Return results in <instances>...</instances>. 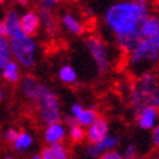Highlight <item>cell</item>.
<instances>
[{
    "label": "cell",
    "mask_w": 159,
    "mask_h": 159,
    "mask_svg": "<svg viewBox=\"0 0 159 159\" xmlns=\"http://www.w3.org/2000/svg\"><path fill=\"white\" fill-rule=\"evenodd\" d=\"M149 16L148 0H129L109 7L104 21L113 31L116 45L129 54L141 40L140 27Z\"/></svg>",
    "instance_id": "obj_1"
},
{
    "label": "cell",
    "mask_w": 159,
    "mask_h": 159,
    "mask_svg": "<svg viewBox=\"0 0 159 159\" xmlns=\"http://www.w3.org/2000/svg\"><path fill=\"white\" fill-rule=\"evenodd\" d=\"M4 22L8 27V42L14 61L22 67H34L36 62V43L26 35L20 26V13L16 9L8 11Z\"/></svg>",
    "instance_id": "obj_2"
},
{
    "label": "cell",
    "mask_w": 159,
    "mask_h": 159,
    "mask_svg": "<svg viewBox=\"0 0 159 159\" xmlns=\"http://www.w3.org/2000/svg\"><path fill=\"white\" fill-rule=\"evenodd\" d=\"M129 105L134 116L145 107L159 109V80L152 71L141 73L129 91Z\"/></svg>",
    "instance_id": "obj_3"
},
{
    "label": "cell",
    "mask_w": 159,
    "mask_h": 159,
    "mask_svg": "<svg viewBox=\"0 0 159 159\" xmlns=\"http://www.w3.org/2000/svg\"><path fill=\"white\" fill-rule=\"evenodd\" d=\"M159 62V35L153 38H141V40L128 54V65L136 71L145 73L150 67Z\"/></svg>",
    "instance_id": "obj_4"
},
{
    "label": "cell",
    "mask_w": 159,
    "mask_h": 159,
    "mask_svg": "<svg viewBox=\"0 0 159 159\" xmlns=\"http://www.w3.org/2000/svg\"><path fill=\"white\" fill-rule=\"evenodd\" d=\"M38 107L39 118L44 125H51L54 123L61 122V105L60 100L51 88H48L45 84L42 83L40 91H39V96L35 102Z\"/></svg>",
    "instance_id": "obj_5"
},
{
    "label": "cell",
    "mask_w": 159,
    "mask_h": 159,
    "mask_svg": "<svg viewBox=\"0 0 159 159\" xmlns=\"http://www.w3.org/2000/svg\"><path fill=\"white\" fill-rule=\"evenodd\" d=\"M85 45L94 63H96L98 74H106L110 69V56L105 42L96 35H91L87 38Z\"/></svg>",
    "instance_id": "obj_6"
},
{
    "label": "cell",
    "mask_w": 159,
    "mask_h": 159,
    "mask_svg": "<svg viewBox=\"0 0 159 159\" xmlns=\"http://www.w3.org/2000/svg\"><path fill=\"white\" fill-rule=\"evenodd\" d=\"M40 85H42V83L39 82L36 78L29 74V75H25L23 78H21L20 92L22 93V96L26 100L35 104L38 100V96H39V91H40Z\"/></svg>",
    "instance_id": "obj_7"
},
{
    "label": "cell",
    "mask_w": 159,
    "mask_h": 159,
    "mask_svg": "<svg viewBox=\"0 0 159 159\" xmlns=\"http://www.w3.org/2000/svg\"><path fill=\"white\" fill-rule=\"evenodd\" d=\"M107 134H109V123L105 118L98 116L96 120L93 122V124L88 127L85 137L89 144H98Z\"/></svg>",
    "instance_id": "obj_8"
},
{
    "label": "cell",
    "mask_w": 159,
    "mask_h": 159,
    "mask_svg": "<svg viewBox=\"0 0 159 159\" xmlns=\"http://www.w3.org/2000/svg\"><path fill=\"white\" fill-rule=\"evenodd\" d=\"M40 25H42V22H40V17H39L38 12L27 11L26 13H23L22 16H20L21 30L26 35H29L31 38L38 34L39 29H40Z\"/></svg>",
    "instance_id": "obj_9"
},
{
    "label": "cell",
    "mask_w": 159,
    "mask_h": 159,
    "mask_svg": "<svg viewBox=\"0 0 159 159\" xmlns=\"http://www.w3.org/2000/svg\"><path fill=\"white\" fill-rule=\"evenodd\" d=\"M38 14L40 17V22L43 23L45 33L49 36H54L58 33V23L52 9H47L43 7H38Z\"/></svg>",
    "instance_id": "obj_10"
},
{
    "label": "cell",
    "mask_w": 159,
    "mask_h": 159,
    "mask_svg": "<svg viewBox=\"0 0 159 159\" xmlns=\"http://www.w3.org/2000/svg\"><path fill=\"white\" fill-rule=\"evenodd\" d=\"M65 137H66V128L61 122L48 125L44 131V141L48 145L62 142L65 140Z\"/></svg>",
    "instance_id": "obj_11"
},
{
    "label": "cell",
    "mask_w": 159,
    "mask_h": 159,
    "mask_svg": "<svg viewBox=\"0 0 159 159\" xmlns=\"http://www.w3.org/2000/svg\"><path fill=\"white\" fill-rule=\"evenodd\" d=\"M157 118H158V109L145 107L144 110H141L139 113V115L136 116L137 125L144 131L153 129L155 127V123H157Z\"/></svg>",
    "instance_id": "obj_12"
},
{
    "label": "cell",
    "mask_w": 159,
    "mask_h": 159,
    "mask_svg": "<svg viewBox=\"0 0 159 159\" xmlns=\"http://www.w3.org/2000/svg\"><path fill=\"white\" fill-rule=\"evenodd\" d=\"M61 23H62V26L65 27L70 34H73V35H83L84 31H85L84 25L71 13L62 14Z\"/></svg>",
    "instance_id": "obj_13"
},
{
    "label": "cell",
    "mask_w": 159,
    "mask_h": 159,
    "mask_svg": "<svg viewBox=\"0 0 159 159\" xmlns=\"http://www.w3.org/2000/svg\"><path fill=\"white\" fill-rule=\"evenodd\" d=\"M141 38H153L159 35V17L149 16L140 27Z\"/></svg>",
    "instance_id": "obj_14"
},
{
    "label": "cell",
    "mask_w": 159,
    "mask_h": 159,
    "mask_svg": "<svg viewBox=\"0 0 159 159\" xmlns=\"http://www.w3.org/2000/svg\"><path fill=\"white\" fill-rule=\"evenodd\" d=\"M2 78L5 82L11 84H17L21 80V73H20V65L14 60L9 61L2 70Z\"/></svg>",
    "instance_id": "obj_15"
},
{
    "label": "cell",
    "mask_w": 159,
    "mask_h": 159,
    "mask_svg": "<svg viewBox=\"0 0 159 159\" xmlns=\"http://www.w3.org/2000/svg\"><path fill=\"white\" fill-rule=\"evenodd\" d=\"M12 145H13V150L16 153L23 154L31 145H33V137H31V134L29 132L22 131V132H20L18 137L16 139V141Z\"/></svg>",
    "instance_id": "obj_16"
},
{
    "label": "cell",
    "mask_w": 159,
    "mask_h": 159,
    "mask_svg": "<svg viewBox=\"0 0 159 159\" xmlns=\"http://www.w3.org/2000/svg\"><path fill=\"white\" fill-rule=\"evenodd\" d=\"M119 142H120V139H119L118 136H114V134H107V136L101 142H98V144H93V145L97 150V154L101 155V154H104L105 152H107V150H113V148L119 145Z\"/></svg>",
    "instance_id": "obj_17"
},
{
    "label": "cell",
    "mask_w": 159,
    "mask_h": 159,
    "mask_svg": "<svg viewBox=\"0 0 159 159\" xmlns=\"http://www.w3.org/2000/svg\"><path fill=\"white\" fill-rule=\"evenodd\" d=\"M58 79L65 84H75L78 80V74L70 65H63L58 70Z\"/></svg>",
    "instance_id": "obj_18"
},
{
    "label": "cell",
    "mask_w": 159,
    "mask_h": 159,
    "mask_svg": "<svg viewBox=\"0 0 159 159\" xmlns=\"http://www.w3.org/2000/svg\"><path fill=\"white\" fill-rule=\"evenodd\" d=\"M9 61H12L9 42H8V38L0 36V70H3Z\"/></svg>",
    "instance_id": "obj_19"
},
{
    "label": "cell",
    "mask_w": 159,
    "mask_h": 159,
    "mask_svg": "<svg viewBox=\"0 0 159 159\" xmlns=\"http://www.w3.org/2000/svg\"><path fill=\"white\" fill-rule=\"evenodd\" d=\"M97 118H98V113L93 107H89L83 110V113L76 118V122L80 127H89Z\"/></svg>",
    "instance_id": "obj_20"
},
{
    "label": "cell",
    "mask_w": 159,
    "mask_h": 159,
    "mask_svg": "<svg viewBox=\"0 0 159 159\" xmlns=\"http://www.w3.org/2000/svg\"><path fill=\"white\" fill-rule=\"evenodd\" d=\"M69 137H70L71 142H74V144L82 142L85 139V131L83 129V127H80L79 124L75 127H71L69 129Z\"/></svg>",
    "instance_id": "obj_21"
},
{
    "label": "cell",
    "mask_w": 159,
    "mask_h": 159,
    "mask_svg": "<svg viewBox=\"0 0 159 159\" xmlns=\"http://www.w3.org/2000/svg\"><path fill=\"white\" fill-rule=\"evenodd\" d=\"M51 150H52V154L54 159H69V153H67V149L66 146L62 144V142H58V144H53L49 145Z\"/></svg>",
    "instance_id": "obj_22"
},
{
    "label": "cell",
    "mask_w": 159,
    "mask_h": 159,
    "mask_svg": "<svg viewBox=\"0 0 159 159\" xmlns=\"http://www.w3.org/2000/svg\"><path fill=\"white\" fill-rule=\"evenodd\" d=\"M18 134H20V131L17 128H8L5 129V132L3 133V139L4 141H7L8 144H13V142L16 141V139L18 137Z\"/></svg>",
    "instance_id": "obj_23"
},
{
    "label": "cell",
    "mask_w": 159,
    "mask_h": 159,
    "mask_svg": "<svg viewBox=\"0 0 159 159\" xmlns=\"http://www.w3.org/2000/svg\"><path fill=\"white\" fill-rule=\"evenodd\" d=\"M123 159H137V149L134 146V144H129L125 148Z\"/></svg>",
    "instance_id": "obj_24"
},
{
    "label": "cell",
    "mask_w": 159,
    "mask_h": 159,
    "mask_svg": "<svg viewBox=\"0 0 159 159\" xmlns=\"http://www.w3.org/2000/svg\"><path fill=\"white\" fill-rule=\"evenodd\" d=\"M97 159H123V154L115 150H107L104 154H101Z\"/></svg>",
    "instance_id": "obj_25"
},
{
    "label": "cell",
    "mask_w": 159,
    "mask_h": 159,
    "mask_svg": "<svg viewBox=\"0 0 159 159\" xmlns=\"http://www.w3.org/2000/svg\"><path fill=\"white\" fill-rule=\"evenodd\" d=\"M61 0H38V7H43V8H47V9H52L57 5Z\"/></svg>",
    "instance_id": "obj_26"
},
{
    "label": "cell",
    "mask_w": 159,
    "mask_h": 159,
    "mask_svg": "<svg viewBox=\"0 0 159 159\" xmlns=\"http://www.w3.org/2000/svg\"><path fill=\"white\" fill-rule=\"evenodd\" d=\"M83 110H84L83 105H80V104H73V105H71V115L76 119L79 115L83 113Z\"/></svg>",
    "instance_id": "obj_27"
},
{
    "label": "cell",
    "mask_w": 159,
    "mask_h": 159,
    "mask_svg": "<svg viewBox=\"0 0 159 159\" xmlns=\"http://www.w3.org/2000/svg\"><path fill=\"white\" fill-rule=\"evenodd\" d=\"M152 141L157 149H159V124L155 125L153 128V133H152Z\"/></svg>",
    "instance_id": "obj_28"
},
{
    "label": "cell",
    "mask_w": 159,
    "mask_h": 159,
    "mask_svg": "<svg viewBox=\"0 0 159 159\" xmlns=\"http://www.w3.org/2000/svg\"><path fill=\"white\" fill-rule=\"evenodd\" d=\"M63 123H65L66 127H69V128H71V127H75L78 125V122H76V119L73 116V115H65L63 116Z\"/></svg>",
    "instance_id": "obj_29"
},
{
    "label": "cell",
    "mask_w": 159,
    "mask_h": 159,
    "mask_svg": "<svg viewBox=\"0 0 159 159\" xmlns=\"http://www.w3.org/2000/svg\"><path fill=\"white\" fill-rule=\"evenodd\" d=\"M40 159H54L53 158V154H52V150L49 146H47L42 150V153H40Z\"/></svg>",
    "instance_id": "obj_30"
},
{
    "label": "cell",
    "mask_w": 159,
    "mask_h": 159,
    "mask_svg": "<svg viewBox=\"0 0 159 159\" xmlns=\"http://www.w3.org/2000/svg\"><path fill=\"white\" fill-rule=\"evenodd\" d=\"M0 36H4L7 38L8 36V27H7V23L3 21H0Z\"/></svg>",
    "instance_id": "obj_31"
},
{
    "label": "cell",
    "mask_w": 159,
    "mask_h": 159,
    "mask_svg": "<svg viewBox=\"0 0 159 159\" xmlns=\"http://www.w3.org/2000/svg\"><path fill=\"white\" fill-rule=\"evenodd\" d=\"M3 5H4V2L0 0V21L4 20V17H3Z\"/></svg>",
    "instance_id": "obj_32"
},
{
    "label": "cell",
    "mask_w": 159,
    "mask_h": 159,
    "mask_svg": "<svg viewBox=\"0 0 159 159\" xmlns=\"http://www.w3.org/2000/svg\"><path fill=\"white\" fill-rule=\"evenodd\" d=\"M17 2H18V4H20V5L26 7V5L29 4V2H30V0H17Z\"/></svg>",
    "instance_id": "obj_33"
},
{
    "label": "cell",
    "mask_w": 159,
    "mask_h": 159,
    "mask_svg": "<svg viewBox=\"0 0 159 159\" xmlns=\"http://www.w3.org/2000/svg\"><path fill=\"white\" fill-rule=\"evenodd\" d=\"M3 98H4V91H3V87H2V84H0V102L3 101Z\"/></svg>",
    "instance_id": "obj_34"
},
{
    "label": "cell",
    "mask_w": 159,
    "mask_h": 159,
    "mask_svg": "<svg viewBox=\"0 0 159 159\" xmlns=\"http://www.w3.org/2000/svg\"><path fill=\"white\" fill-rule=\"evenodd\" d=\"M30 159H40V154H34Z\"/></svg>",
    "instance_id": "obj_35"
},
{
    "label": "cell",
    "mask_w": 159,
    "mask_h": 159,
    "mask_svg": "<svg viewBox=\"0 0 159 159\" xmlns=\"http://www.w3.org/2000/svg\"><path fill=\"white\" fill-rule=\"evenodd\" d=\"M5 159H14V158H13L12 155H7V157H5Z\"/></svg>",
    "instance_id": "obj_36"
}]
</instances>
